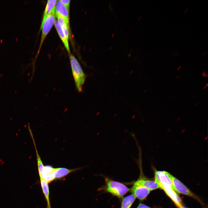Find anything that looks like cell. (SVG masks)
I'll use <instances>...</instances> for the list:
<instances>
[{
  "label": "cell",
  "instance_id": "19",
  "mask_svg": "<svg viewBox=\"0 0 208 208\" xmlns=\"http://www.w3.org/2000/svg\"><path fill=\"white\" fill-rule=\"evenodd\" d=\"M201 76L203 77L206 78L208 77V75L206 73L205 71L204 70L202 72Z\"/></svg>",
  "mask_w": 208,
  "mask_h": 208
},
{
  "label": "cell",
  "instance_id": "6",
  "mask_svg": "<svg viewBox=\"0 0 208 208\" xmlns=\"http://www.w3.org/2000/svg\"><path fill=\"white\" fill-rule=\"evenodd\" d=\"M168 174L171 181L172 188L174 191L180 194L194 196L191 192L179 180L169 172Z\"/></svg>",
  "mask_w": 208,
  "mask_h": 208
},
{
  "label": "cell",
  "instance_id": "25",
  "mask_svg": "<svg viewBox=\"0 0 208 208\" xmlns=\"http://www.w3.org/2000/svg\"><path fill=\"white\" fill-rule=\"evenodd\" d=\"M207 52H205L203 54V55H205L206 53Z\"/></svg>",
  "mask_w": 208,
  "mask_h": 208
},
{
  "label": "cell",
  "instance_id": "2",
  "mask_svg": "<svg viewBox=\"0 0 208 208\" xmlns=\"http://www.w3.org/2000/svg\"><path fill=\"white\" fill-rule=\"evenodd\" d=\"M73 75L77 90L79 92L82 90L83 86L86 79V76L79 63L71 53L69 55Z\"/></svg>",
  "mask_w": 208,
  "mask_h": 208
},
{
  "label": "cell",
  "instance_id": "28",
  "mask_svg": "<svg viewBox=\"0 0 208 208\" xmlns=\"http://www.w3.org/2000/svg\"><path fill=\"white\" fill-rule=\"evenodd\" d=\"M141 16H140L139 17V18H138V20H139L140 19V18H141Z\"/></svg>",
  "mask_w": 208,
  "mask_h": 208
},
{
  "label": "cell",
  "instance_id": "1",
  "mask_svg": "<svg viewBox=\"0 0 208 208\" xmlns=\"http://www.w3.org/2000/svg\"><path fill=\"white\" fill-rule=\"evenodd\" d=\"M103 176L105 179V184L99 188V191L108 192L119 198H122L130 191V189L123 183Z\"/></svg>",
  "mask_w": 208,
  "mask_h": 208
},
{
  "label": "cell",
  "instance_id": "20",
  "mask_svg": "<svg viewBox=\"0 0 208 208\" xmlns=\"http://www.w3.org/2000/svg\"><path fill=\"white\" fill-rule=\"evenodd\" d=\"M208 86V83H207L206 85L203 87V89H206V88Z\"/></svg>",
  "mask_w": 208,
  "mask_h": 208
},
{
  "label": "cell",
  "instance_id": "12",
  "mask_svg": "<svg viewBox=\"0 0 208 208\" xmlns=\"http://www.w3.org/2000/svg\"><path fill=\"white\" fill-rule=\"evenodd\" d=\"M28 128L31 136L33 140L34 144L35 149L37 157L38 168L39 176L41 175L44 167V166L42 161L38 153L37 148L36 146L35 142L32 133V131L30 129L29 125H28Z\"/></svg>",
  "mask_w": 208,
  "mask_h": 208
},
{
  "label": "cell",
  "instance_id": "10",
  "mask_svg": "<svg viewBox=\"0 0 208 208\" xmlns=\"http://www.w3.org/2000/svg\"><path fill=\"white\" fill-rule=\"evenodd\" d=\"M54 25L61 40L64 44L66 49L69 54L70 53L68 40L66 38L62 28L57 20H55Z\"/></svg>",
  "mask_w": 208,
  "mask_h": 208
},
{
  "label": "cell",
  "instance_id": "26",
  "mask_svg": "<svg viewBox=\"0 0 208 208\" xmlns=\"http://www.w3.org/2000/svg\"><path fill=\"white\" fill-rule=\"evenodd\" d=\"M197 97V95H196L194 97V99H195Z\"/></svg>",
  "mask_w": 208,
  "mask_h": 208
},
{
  "label": "cell",
  "instance_id": "16",
  "mask_svg": "<svg viewBox=\"0 0 208 208\" xmlns=\"http://www.w3.org/2000/svg\"><path fill=\"white\" fill-rule=\"evenodd\" d=\"M54 168L49 165L44 166L42 171L39 176L40 179H43L44 177L47 175L53 173Z\"/></svg>",
  "mask_w": 208,
  "mask_h": 208
},
{
  "label": "cell",
  "instance_id": "11",
  "mask_svg": "<svg viewBox=\"0 0 208 208\" xmlns=\"http://www.w3.org/2000/svg\"><path fill=\"white\" fill-rule=\"evenodd\" d=\"M57 0H50L47 1L46 7L44 12L42 19L41 23L40 31L41 30L42 27L47 16L50 14L52 11L55 8V6Z\"/></svg>",
  "mask_w": 208,
  "mask_h": 208
},
{
  "label": "cell",
  "instance_id": "13",
  "mask_svg": "<svg viewBox=\"0 0 208 208\" xmlns=\"http://www.w3.org/2000/svg\"><path fill=\"white\" fill-rule=\"evenodd\" d=\"M55 15L57 19V21L60 25L66 38L68 40L70 28L68 27L65 20L63 17L57 14H55Z\"/></svg>",
  "mask_w": 208,
  "mask_h": 208
},
{
  "label": "cell",
  "instance_id": "29",
  "mask_svg": "<svg viewBox=\"0 0 208 208\" xmlns=\"http://www.w3.org/2000/svg\"><path fill=\"white\" fill-rule=\"evenodd\" d=\"M130 55H131V53H130L128 55V57L130 56Z\"/></svg>",
  "mask_w": 208,
  "mask_h": 208
},
{
  "label": "cell",
  "instance_id": "15",
  "mask_svg": "<svg viewBox=\"0 0 208 208\" xmlns=\"http://www.w3.org/2000/svg\"><path fill=\"white\" fill-rule=\"evenodd\" d=\"M136 198L132 194L123 198L120 208H131Z\"/></svg>",
  "mask_w": 208,
  "mask_h": 208
},
{
  "label": "cell",
  "instance_id": "21",
  "mask_svg": "<svg viewBox=\"0 0 208 208\" xmlns=\"http://www.w3.org/2000/svg\"><path fill=\"white\" fill-rule=\"evenodd\" d=\"M181 66H180L178 67V68H177V70H179L180 69H181Z\"/></svg>",
  "mask_w": 208,
  "mask_h": 208
},
{
  "label": "cell",
  "instance_id": "22",
  "mask_svg": "<svg viewBox=\"0 0 208 208\" xmlns=\"http://www.w3.org/2000/svg\"><path fill=\"white\" fill-rule=\"evenodd\" d=\"M199 103L198 102L196 104V105H195L196 106H198L199 105Z\"/></svg>",
  "mask_w": 208,
  "mask_h": 208
},
{
  "label": "cell",
  "instance_id": "18",
  "mask_svg": "<svg viewBox=\"0 0 208 208\" xmlns=\"http://www.w3.org/2000/svg\"><path fill=\"white\" fill-rule=\"evenodd\" d=\"M136 208H151L149 207L142 203H140Z\"/></svg>",
  "mask_w": 208,
  "mask_h": 208
},
{
  "label": "cell",
  "instance_id": "27",
  "mask_svg": "<svg viewBox=\"0 0 208 208\" xmlns=\"http://www.w3.org/2000/svg\"><path fill=\"white\" fill-rule=\"evenodd\" d=\"M114 34H112V37H113V36H114Z\"/></svg>",
  "mask_w": 208,
  "mask_h": 208
},
{
  "label": "cell",
  "instance_id": "24",
  "mask_svg": "<svg viewBox=\"0 0 208 208\" xmlns=\"http://www.w3.org/2000/svg\"><path fill=\"white\" fill-rule=\"evenodd\" d=\"M188 10V9H187L184 12V13H185Z\"/></svg>",
  "mask_w": 208,
  "mask_h": 208
},
{
  "label": "cell",
  "instance_id": "3",
  "mask_svg": "<svg viewBox=\"0 0 208 208\" xmlns=\"http://www.w3.org/2000/svg\"><path fill=\"white\" fill-rule=\"evenodd\" d=\"M168 173V172L165 171L156 170L155 172V181L159 187L164 190L166 193L173 190Z\"/></svg>",
  "mask_w": 208,
  "mask_h": 208
},
{
  "label": "cell",
  "instance_id": "5",
  "mask_svg": "<svg viewBox=\"0 0 208 208\" xmlns=\"http://www.w3.org/2000/svg\"><path fill=\"white\" fill-rule=\"evenodd\" d=\"M138 161L139 163V168L140 170V174L138 179L134 183L146 188L150 191L154 190L159 188V186L155 181L148 180L144 177L143 174L141 159Z\"/></svg>",
  "mask_w": 208,
  "mask_h": 208
},
{
  "label": "cell",
  "instance_id": "9",
  "mask_svg": "<svg viewBox=\"0 0 208 208\" xmlns=\"http://www.w3.org/2000/svg\"><path fill=\"white\" fill-rule=\"evenodd\" d=\"M81 168L69 169L64 168H54L53 174L55 179H61L69 174L80 169Z\"/></svg>",
  "mask_w": 208,
  "mask_h": 208
},
{
  "label": "cell",
  "instance_id": "14",
  "mask_svg": "<svg viewBox=\"0 0 208 208\" xmlns=\"http://www.w3.org/2000/svg\"><path fill=\"white\" fill-rule=\"evenodd\" d=\"M40 181L42 190L47 202V207L51 208L49 201V191L48 183L42 179H40Z\"/></svg>",
  "mask_w": 208,
  "mask_h": 208
},
{
  "label": "cell",
  "instance_id": "23",
  "mask_svg": "<svg viewBox=\"0 0 208 208\" xmlns=\"http://www.w3.org/2000/svg\"><path fill=\"white\" fill-rule=\"evenodd\" d=\"M179 77V75H177L176 77V79H178Z\"/></svg>",
  "mask_w": 208,
  "mask_h": 208
},
{
  "label": "cell",
  "instance_id": "8",
  "mask_svg": "<svg viewBox=\"0 0 208 208\" xmlns=\"http://www.w3.org/2000/svg\"><path fill=\"white\" fill-rule=\"evenodd\" d=\"M55 14L60 15L64 18L69 28V10L62 3L60 0L57 1L56 2L55 6Z\"/></svg>",
  "mask_w": 208,
  "mask_h": 208
},
{
  "label": "cell",
  "instance_id": "7",
  "mask_svg": "<svg viewBox=\"0 0 208 208\" xmlns=\"http://www.w3.org/2000/svg\"><path fill=\"white\" fill-rule=\"evenodd\" d=\"M130 191L135 198L142 200L145 199L151 191L144 186L135 183Z\"/></svg>",
  "mask_w": 208,
  "mask_h": 208
},
{
  "label": "cell",
  "instance_id": "4",
  "mask_svg": "<svg viewBox=\"0 0 208 208\" xmlns=\"http://www.w3.org/2000/svg\"><path fill=\"white\" fill-rule=\"evenodd\" d=\"M55 8L46 17L42 27V33L40 44L36 55V58L39 53L42 44L47 35L50 31L55 21Z\"/></svg>",
  "mask_w": 208,
  "mask_h": 208
},
{
  "label": "cell",
  "instance_id": "17",
  "mask_svg": "<svg viewBox=\"0 0 208 208\" xmlns=\"http://www.w3.org/2000/svg\"><path fill=\"white\" fill-rule=\"evenodd\" d=\"M62 3L65 6L68 10L69 9V6L70 3V0H60Z\"/></svg>",
  "mask_w": 208,
  "mask_h": 208
}]
</instances>
